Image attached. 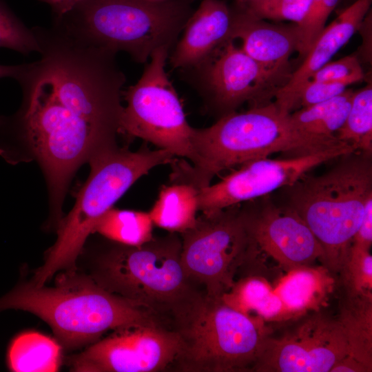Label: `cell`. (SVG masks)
I'll return each instance as SVG.
<instances>
[{
    "label": "cell",
    "mask_w": 372,
    "mask_h": 372,
    "mask_svg": "<svg viewBox=\"0 0 372 372\" xmlns=\"http://www.w3.org/2000/svg\"><path fill=\"white\" fill-rule=\"evenodd\" d=\"M33 32L40 57L20 64L22 102L0 115V153L17 156L30 146L48 190L62 194L83 163L118 147L126 77L113 52L59 25Z\"/></svg>",
    "instance_id": "cell-1"
},
{
    "label": "cell",
    "mask_w": 372,
    "mask_h": 372,
    "mask_svg": "<svg viewBox=\"0 0 372 372\" xmlns=\"http://www.w3.org/2000/svg\"><path fill=\"white\" fill-rule=\"evenodd\" d=\"M30 312L48 323L68 350L92 344L107 331L158 320L146 310L115 295L95 280L65 270L52 287L21 283L0 298V311Z\"/></svg>",
    "instance_id": "cell-2"
},
{
    "label": "cell",
    "mask_w": 372,
    "mask_h": 372,
    "mask_svg": "<svg viewBox=\"0 0 372 372\" xmlns=\"http://www.w3.org/2000/svg\"><path fill=\"white\" fill-rule=\"evenodd\" d=\"M322 174H305L285 187V205L304 220L320 243L321 261L340 271L372 197V153L355 151L340 156Z\"/></svg>",
    "instance_id": "cell-3"
},
{
    "label": "cell",
    "mask_w": 372,
    "mask_h": 372,
    "mask_svg": "<svg viewBox=\"0 0 372 372\" xmlns=\"http://www.w3.org/2000/svg\"><path fill=\"white\" fill-rule=\"evenodd\" d=\"M274 102L223 116L212 125L194 128L192 142L198 162L192 165L201 187L210 185L219 172L277 152L289 157L310 154L335 147L337 138L313 136L300 131Z\"/></svg>",
    "instance_id": "cell-4"
},
{
    "label": "cell",
    "mask_w": 372,
    "mask_h": 372,
    "mask_svg": "<svg viewBox=\"0 0 372 372\" xmlns=\"http://www.w3.org/2000/svg\"><path fill=\"white\" fill-rule=\"evenodd\" d=\"M101 254L92 276L107 291L167 324L204 291L186 274L179 234L153 237L140 246L115 242Z\"/></svg>",
    "instance_id": "cell-5"
},
{
    "label": "cell",
    "mask_w": 372,
    "mask_h": 372,
    "mask_svg": "<svg viewBox=\"0 0 372 372\" xmlns=\"http://www.w3.org/2000/svg\"><path fill=\"white\" fill-rule=\"evenodd\" d=\"M191 0H81L53 17L87 43L145 63L154 50L172 48L194 10Z\"/></svg>",
    "instance_id": "cell-6"
},
{
    "label": "cell",
    "mask_w": 372,
    "mask_h": 372,
    "mask_svg": "<svg viewBox=\"0 0 372 372\" xmlns=\"http://www.w3.org/2000/svg\"><path fill=\"white\" fill-rule=\"evenodd\" d=\"M176 156L146 145L136 152L116 147L90 161V173L75 204L59 222L57 238L31 282L41 287L60 270L75 269V263L96 220L141 176L154 167L170 164Z\"/></svg>",
    "instance_id": "cell-7"
},
{
    "label": "cell",
    "mask_w": 372,
    "mask_h": 372,
    "mask_svg": "<svg viewBox=\"0 0 372 372\" xmlns=\"http://www.w3.org/2000/svg\"><path fill=\"white\" fill-rule=\"evenodd\" d=\"M170 326L180 339L172 369L183 372L254 371L268 337L263 321L205 292L177 311Z\"/></svg>",
    "instance_id": "cell-8"
},
{
    "label": "cell",
    "mask_w": 372,
    "mask_h": 372,
    "mask_svg": "<svg viewBox=\"0 0 372 372\" xmlns=\"http://www.w3.org/2000/svg\"><path fill=\"white\" fill-rule=\"evenodd\" d=\"M171 48L153 52L138 81L123 91L124 107L120 133L138 137L176 156L187 158L196 166L198 159L178 95L165 71Z\"/></svg>",
    "instance_id": "cell-9"
},
{
    "label": "cell",
    "mask_w": 372,
    "mask_h": 372,
    "mask_svg": "<svg viewBox=\"0 0 372 372\" xmlns=\"http://www.w3.org/2000/svg\"><path fill=\"white\" fill-rule=\"evenodd\" d=\"M180 236L181 262L187 276L208 296L220 298L229 291L249 244L241 204L203 213Z\"/></svg>",
    "instance_id": "cell-10"
},
{
    "label": "cell",
    "mask_w": 372,
    "mask_h": 372,
    "mask_svg": "<svg viewBox=\"0 0 372 372\" xmlns=\"http://www.w3.org/2000/svg\"><path fill=\"white\" fill-rule=\"evenodd\" d=\"M229 40L199 65L185 70L209 112L219 118L247 102L251 107L272 102L285 83Z\"/></svg>",
    "instance_id": "cell-11"
},
{
    "label": "cell",
    "mask_w": 372,
    "mask_h": 372,
    "mask_svg": "<svg viewBox=\"0 0 372 372\" xmlns=\"http://www.w3.org/2000/svg\"><path fill=\"white\" fill-rule=\"evenodd\" d=\"M180 349L178 333L158 320L113 330L70 358L75 372H156L172 368Z\"/></svg>",
    "instance_id": "cell-12"
},
{
    "label": "cell",
    "mask_w": 372,
    "mask_h": 372,
    "mask_svg": "<svg viewBox=\"0 0 372 372\" xmlns=\"http://www.w3.org/2000/svg\"><path fill=\"white\" fill-rule=\"evenodd\" d=\"M355 151L352 145L344 142L310 154L247 162L218 183L201 188L198 210L209 214L264 197L293 184L314 167Z\"/></svg>",
    "instance_id": "cell-13"
},
{
    "label": "cell",
    "mask_w": 372,
    "mask_h": 372,
    "mask_svg": "<svg viewBox=\"0 0 372 372\" xmlns=\"http://www.w3.org/2000/svg\"><path fill=\"white\" fill-rule=\"evenodd\" d=\"M240 204L249 239L247 264L263 254L290 270L321 260L318 240L289 206L276 205L269 195Z\"/></svg>",
    "instance_id": "cell-14"
},
{
    "label": "cell",
    "mask_w": 372,
    "mask_h": 372,
    "mask_svg": "<svg viewBox=\"0 0 372 372\" xmlns=\"http://www.w3.org/2000/svg\"><path fill=\"white\" fill-rule=\"evenodd\" d=\"M347 355L339 320L315 315L281 338L268 336L254 371L328 372Z\"/></svg>",
    "instance_id": "cell-15"
},
{
    "label": "cell",
    "mask_w": 372,
    "mask_h": 372,
    "mask_svg": "<svg viewBox=\"0 0 372 372\" xmlns=\"http://www.w3.org/2000/svg\"><path fill=\"white\" fill-rule=\"evenodd\" d=\"M233 9L232 39H240L243 52L285 84L292 73L290 56L298 46V25L270 23L238 2Z\"/></svg>",
    "instance_id": "cell-16"
},
{
    "label": "cell",
    "mask_w": 372,
    "mask_h": 372,
    "mask_svg": "<svg viewBox=\"0 0 372 372\" xmlns=\"http://www.w3.org/2000/svg\"><path fill=\"white\" fill-rule=\"evenodd\" d=\"M371 3V0H355L324 28L302 63L292 72L288 81L276 94L274 103L282 112L289 114L295 110L300 90L360 29Z\"/></svg>",
    "instance_id": "cell-17"
},
{
    "label": "cell",
    "mask_w": 372,
    "mask_h": 372,
    "mask_svg": "<svg viewBox=\"0 0 372 372\" xmlns=\"http://www.w3.org/2000/svg\"><path fill=\"white\" fill-rule=\"evenodd\" d=\"M234 10L224 0H202L187 21L169 57L172 69L183 71L207 60L232 39Z\"/></svg>",
    "instance_id": "cell-18"
},
{
    "label": "cell",
    "mask_w": 372,
    "mask_h": 372,
    "mask_svg": "<svg viewBox=\"0 0 372 372\" xmlns=\"http://www.w3.org/2000/svg\"><path fill=\"white\" fill-rule=\"evenodd\" d=\"M372 295L349 294L338 318L347 342V355L331 372L372 370Z\"/></svg>",
    "instance_id": "cell-19"
},
{
    "label": "cell",
    "mask_w": 372,
    "mask_h": 372,
    "mask_svg": "<svg viewBox=\"0 0 372 372\" xmlns=\"http://www.w3.org/2000/svg\"><path fill=\"white\" fill-rule=\"evenodd\" d=\"M169 179L149 214L154 225L180 234L196 223L201 188L174 168Z\"/></svg>",
    "instance_id": "cell-20"
},
{
    "label": "cell",
    "mask_w": 372,
    "mask_h": 372,
    "mask_svg": "<svg viewBox=\"0 0 372 372\" xmlns=\"http://www.w3.org/2000/svg\"><path fill=\"white\" fill-rule=\"evenodd\" d=\"M220 298L253 320H271L287 315L275 291L258 277L246 276L236 281Z\"/></svg>",
    "instance_id": "cell-21"
},
{
    "label": "cell",
    "mask_w": 372,
    "mask_h": 372,
    "mask_svg": "<svg viewBox=\"0 0 372 372\" xmlns=\"http://www.w3.org/2000/svg\"><path fill=\"white\" fill-rule=\"evenodd\" d=\"M61 345L54 340L35 332L15 337L7 352L9 369L15 372H53L61 364Z\"/></svg>",
    "instance_id": "cell-22"
},
{
    "label": "cell",
    "mask_w": 372,
    "mask_h": 372,
    "mask_svg": "<svg viewBox=\"0 0 372 372\" xmlns=\"http://www.w3.org/2000/svg\"><path fill=\"white\" fill-rule=\"evenodd\" d=\"M353 94L351 90H346L330 99L290 113V119L303 132L320 137L336 138L335 134L350 110Z\"/></svg>",
    "instance_id": "cell-23"
},
{
    "label": "cell",
    "mask_w": 372,
    "mask_h": 372,
    "mask_svg": "<svg viewBox=\"0 0 372 372\" xmlns=\"http://www.w3.org/2000/svg\"><path fill=\"white\" fill-rule=\"evenodd\" d=\"M325 276L308 266L290 270L274 290L287 314L297 313L313 307L328 284Z\"/></svg>",
    "instance_id": "cell-24"
},
{
    "label": "cell",
    "mask_w": 372,
    "mask_h": 372,
    "mask_svg": "<svg viewBox=\"0 0 372 372\" xmlns=\"http://www.w3.org/2000/svg\"><path fill=\"white\" fill-rule=\"evenodd\" d=\"M153 225L149 212L112 207L96 220L92 233H99L112 242L140 246L154 237Z\"/></svg>",
    "instance_id": "cell-25"
},
{
    "label": "cell",
    "mask_w": 372,
    "mask_h": 372,
    "mask_svg": "<svg viewBox=\"0 0 372 372\" xmlns=\"http://www.w3.org/2000/svg\"><path fill=\"white\" fill-rule=\"evenodd\" d=\"M356 151L372 153V86L371 83L354 92L347 117L335 134Z\"/></svg>",
    "instance_id": "cell-26"
},
{
    "label": "cell",
    "mask_w": 372,
    "mask_h": 372,
    "mask_svg": "<svg viewBox=\"0 0 372 372\" xmlns=\"http://www.w3.org/2000/svg\"><path fill=\"white\" fill-rule=\"evenodd\" d=\"M340 271L348 294L372 295V256L369 249L352 245Z\"/></svg>",
    "instance_id": "cell-27"
},
{
    "label": "cell",
    "mask_w": 372,
    "mask_h": 372,
    "mask_svg": "<svg viewBox=\"0 0 372 372\" xmlns=\"http://www.w3.org/2000/svg\"><path fill=\"white\" fill-rule=\"evenodd\" d=\"M0 48L10 49L23 55L39 52V45L32 29H29L0 0Z\"/></svg>",
    "instance_id": "cell-28"
},
{
    "label": "cell",
    "mask_w": 372,
    "mask_h": 372,
    "mask_svg": "<svg viewBox=\"0 0 372 372\" xmlns=\"http://www.w3.org/2000/svg\"><path fill=\"white\" fill-rule=\"evenodd\" d=\"M311 2L312 0H254L240 3L259 19L288 21L300 25L310 9Z\"/></svg>",
    "instance_id": "cell-29"
},
{
    "label": "cell",
    "mask_w": 372,
    "mask_h": 372,
    "mask_svg": "<svg viewBox=\"0 0 372 372\" xmlns=\"http://www.w3.org/2000/svg\"><path fill=\"white\" fill-rule=\"evenodd\" d=\"M340 0H316L298 27L299 42L297 51L304 56L325 28L326 22Z\"/></svg>",
    "instance_id": "cell-30"
},
{
    "label": "cell",
    "mask_w": 372,
    "mask_h": 372,
    "mask_svg": "<svg viewBox=\"0 0 372 372\" xmlns=\"http://www.w3.org/2000/svg\"><path fill=\"white\" fill-rule=\"evenodd\" d=\"M364 72L356 56L351 54L329 61L317 70L309 80L343 82L349 85L364 79Z\"/></svg>",
    "instance_id": "cell-31"
},
{
    "label": "cell",
    "mask_w": 372,
    "mask_h": 372,
    "mask_svg": "<svg viewBox=\"0 0 372 372\" xmlns=\"http://www.w3.org/2000/svg\"><path fill=\"white\" fill-rule=\"evenodd\" d=\"M348 85L343 82L309 80L300 90L296 101L295 109L330 99L344 92Z\"/></svg>",
    "instance_id": "cell-32"
},
{
    "label": "cell",
    "mask_w": 372,
    "mask_h": 372,
    "mask_svg": "<svg viewBox=\"0 0 372 372\" xmlns=\"http://www.w3.org/2000/svg\"><path fill=\"white\" fill-rule=\"evenodd\" d=\"M372 244V197L370 198L364 208L363 217L360 227L355 234L353 244L366 249Z\"/></svg>",
    "instance_id": "cell-33"
},
{
    "label": "cell",
    "mask_w": 372,
    "mask_h": 372,
    "mask_svg": "<svg viewBox=\"0 0 372 372\" xmlns=\"http://www.w3.org/2000/svg\"><path fill=\"white\" fill-rule=\"evenodd\" d=\"M50 6L53 17H60L72 10L81 0H40Z\"/></svg>",
    "instance_id": "cell-34"
},
{
    "label": "cell",
    "mask_w": 372,
    "mask_h": 372,
    "mask_svg": "<svg viewBox=\"0 0 372 372\" xmlns=\"http://www.w3.org/2000/svg\"><path fill=\"white\" fill-rule=\"evenodd\" d=\"M20 65H6L0 64V79L10 77L14 79L19 69Z\"/></svg>",
    "instance_id": "cell-35"
},
{
    "label": "cell",
    "mask_w": 372,
    "mask_h": 372,
    "mask_svg": "<svg viewBox=\"0 0 372 372\" xmlns=\"http://www.w3.org/2000/svg\"><path fill=\"white\" fill-rule=\"evenodd\" d=\"M250 1H254V0H236V1L239 3H245V2H247Z\"/></svg>",
    "instance_id": "cell-36"
},
{
    "label": "cell",
    "mask_w": 372,
    "mask_h": 372,
    "mask_svg": "<svg viewBox=\"0 0 372 372\" xmlns=\"http://www.w3.org/2000/svg\"><path fill=\"white\" fill-rule=\"evenodd\" d=\"M192 1H194V0H191Z\"/></svg>",
    "instance_id": "cell-37"
}]
</instances>
